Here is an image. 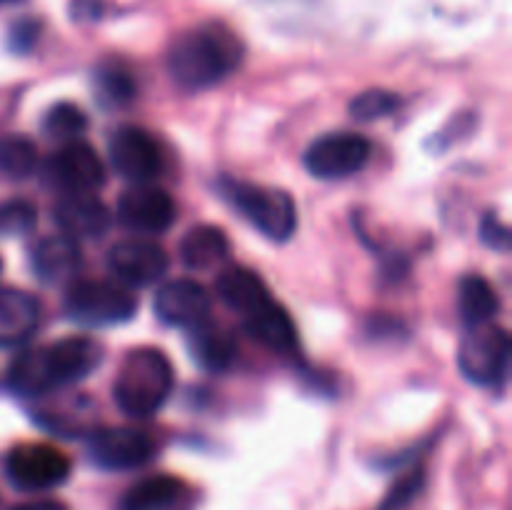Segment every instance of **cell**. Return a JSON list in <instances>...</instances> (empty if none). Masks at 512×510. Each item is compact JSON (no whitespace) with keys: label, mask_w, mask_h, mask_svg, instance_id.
Segmentation results:
<instances>
[{"label":"cell","mask_w":512,"mask_h":510,"mask_svg":"<svg viewBox=\"0 0 512 510\" xmlns=\"http://www.w3.org/2000/svg\"><path fill=\"white\" fill-rule=\"evenodd\" d=\"M0 273H3V260H0Z\"/></svg>","instance_id":"obj_35"},{"label":"cell","mask_w":512,"mask_h":510,"mask_svg":"<svg viewBox=\"0 0 512 510\" xmlns=\"http://www.w3.org/2000/svg\"><path fill=\"white\" fill-rule=\"evenodd\" d=\"M400 95L390 93V90H365L358 98L350 103V115L360 123H373V120L388 118L400 108Z\"/></svg>","instance_id":"obj_27"},{"label":"cell","mask_w":512,"mask_h":510,"mask_svg":"<svg viewBox=\"0 0 512 510\" xmlns=\"http://www.w3.org/2000/svg\"><path fill=\"white\" fill-rule=\"evenodd\" d=\"M458 305L463 320L473 328V325H485L495 318L500 300L493 285L483 275H465L463 283H460Z\"/></svg>","instance_id":"obj_23"},{"label":"cell","mask_w":512,"mask_h":510,"mask_svg":"<svg viewBox=\"0 0 512 510\" xmlns=\"http://www.w3.org/2000/svg\"><path fill=\"white\" fill-rule=\"evenodd\" d=\"M88 455L98 468L123 473L153 460L155 440L138 428H100L90 435Z\"/></svg>","instance_id":"obj_10"},{"label":"cell","mask_w":512,"mask_h":510,"mask_svg":"<svg viewBox=\"0 0 512 510\" xmlns=\"http://www.w3.org/2000/svg\"><path fill=\"white\" fill-rule=\"evenodd\" d=\"M45 175L55 188L68 193H93L105 180V165L88 143H65L45 163Z\"/></svg>","instance_id":"obj_11"},{"label":"cell","mask_w":512,"mask_h":510,"mask_svg":"<svg viewBox=\"0 0 512 510\" xmlns=\"http://www.w3.org/2000/svg\"><path fill=\"white\" fill-rule=\"evenodd\" d=\"M40 325V303L20 288H0V348L28 343Z\"/></svg>","instance_id":"obj_18"},{"label":"cell","mask_w":512,"mask_h":510,"mask_svg":"<svg viewBox=\"0 0 512 510\" xmlns=\"http://www.w3.org/2000/svg\"><path fill=\"white\" fill-rule=\"evenodd\" d=\"M88 128V115L75 103H55L43 118V133L53 140L73 143Z\"/></svg>","instance_id":"obj_26"},{"label":"cell","mask_w":512,"mask_h":510,"mask_svg":"<svg viewBox=\"0 0 512 510\" xmlns=\"http://www.w3.org/2000/svg\"><path fill=\"white\" fill-rule=\"evenodd\" d=\"M370 140L358 133H328L308 145L303 163L310 175L320 180H338L355 175L368 165Z\"/></svg>","instance_id":"obj_9"},{"label":"cell","mask_w":512,"mask_h":510,"mask_svg":"<svg viewBox=\"0 0 512 510\" xmlns=\"http://www.w3.org/2000/svg\"><path fill=\"white\" fill-rule=\"evenodd\" d=\"M185 495H188V488L183 480L173 475H155V478L140 480L125 493L123 510H173L183 503Z\"/></svg>","instance_id":"obj_21"},{"label":"cell","mask_w":512,"mask_h":510,"mask_svg":"<svg viewBox=\"0 0 512 510\" xmlns=\"http://www.w3.org/2000/svg\"><path fill=\"white\" fill-rule=\"evenodd\" d=\"M100 360L103 348L93 338H63L15 355L5 373V383L20 398H43L88 378Z\"/></svg>","instance_id":"obj_1"},{"label":"cell","mask_w":512,"mask_h":510,"mask_svg":"<svg viewBox=\"0 0 512 510\" xmlns=\"http://www.w3.org/2000/svg\"><path fill=\"white\" fill-rule=\"evenodd\" d=\"M188 350L190 358L203 370H208V373H223V370H228L235 363L238 343H235L230 330L205 320L198 328L190 330Z\"/></svg>","instance_id":"obj_19"},{"label":"cell","mask_w":512,"mask_h":510,"mask_svg":"<svg viewBox=\"0 0 512 510\" xmlns=\"http://www.w3.org/2000/svg\"><path fill=\"white\" fill-rule=\"evenodd\" d=\"M108 268L125 285H153L168 273V255L150 240H123L108 253Z\"/></svg>","instance_id":"obj_14"},{"label":"cell","mask_w":512,"mask_h":510,"mask_svg":"<svg viewBox=\"0 0 512 510\" xmlns=\"http://www.w3.org/2000/svg\"><path fill=\"white\" fill-rule=\"evenodd\" d=\"M512 343L508 330L500 325H473L458 350V365L475 385H498L510 365Z\"/></svg>","instance_id":"obj_6"},{"label":"cell","mask_w":512,"mask_h":510,"mask_svg":"<svg viewBox=\"0 0 512 510\" xmlns=\"http://www.w3.org/2000/svg\"><path fill=\"white\" fill-rule=\"evenodd\" d=\"M95 90H98V98L103 100L110 108H120V105H128L135 98V75L120 60H105L95 68L93 73Z\"/></svg>","instance_id":"obj_24"},{"label":"cell","mask_w":512,"mask_h":510,"mask_svg":"<svg viewBox=\"0 0 512 510\" xmlns=\"http://www.w3.org/2000/svg\"><path fill=\"white\" fill-rule=\"evenodd\" d=\"M38 223V210L28 200H5L0 203V238H20L28 235Z\"/></svg>","instance_id":"obj_28"},{"label":"cell","mask_w":512,"mask_h":510,"mask_svg":"<svg viewBox=\"0 0 512 510\" xmlns=\"http://www.w3.org/2000/svg\"><path fill=\"white\" fill-rule=\"evenodd\" d=\"M8 3H18V0H0V5H8Z\"/></svg>","instance_id":"obj_34"},{"label":"cell","mask_w":512,"mask_h":510,"mask_svg":"<svg viewBox=\"0 0 512 510\" xmlns=\"http://www.w3.org/2000/svg\"><path fill=\"white\" fill-rule=\"evenodd\" d=\"M423 483H425L423 468H415V470H410V473H405L403 478H400L398 483L388 490V495H385L383 503H380V510L408 508V505L418 498L420 490H423Z\"/></svg>","instance_id":"obj_29"},{"label":"cell","mask_w":512,"mask_h":510,"mask_svg":"<svg viewBox=\"0 0 512 510\" xmlns=\"http://www.w3.org/2000/svg\"><path fill=\"white\" fill-rule=\"evenodd\" d=\"M220 190L230 200V205H235V210L243 213V218L273 243H285L298 228V208L285 190L240 183L233 178L223 180Z\"/></svg>","instance_id":"obj_4"},{"label":"cell","mask_w":512,"mask_h":510,"mask_svg":"<svg viewBox=\"0 0 512 510\" xmlns=\"http://www.w3.org/2000/svg\"><path fill=\"white\" fill-rule=\"evenodd\" d=\"M210 305H213V298H210L208 288L188 278L165 283L155 293L153 300L155 315H158L160 323L188 330L198 328L200 323L208 320Z\"/></svg>","instance_id":"obj_13"},{"label":"cell","mask_w":512,"mask_h":510,"mask_svg":"<svg viewBox=\"0 0 512 510\" xmlns=\"http://www.w3.org/2000/svg\"><path fill=\"white\" fill-rule=\"evenodd\" d=\"M65 315L88 328L128 323L138 313V298L110 280H75L65 293Z\"/></svg>","instance_id":"obj_5"},{"label":"cell","mask_w":512,"mask_h":510,"mask_svg":"<svg viewBox=\"0 0 512 510\" xmlns=\"http://www.w3.org/2000/svg\"><path fill=\"white\" fill-rule=\"evenodd\" d=\"M118 220L133 233H165L175 223V203L155 185H135L120 195Z\"/></svg>","instance_id":"obj_12"},{"label":"cell","mask_w":512,"mask_h":510,"mask_svg":"<svg viewBox=\"0 0 512 510\" xmlns=\"http://www.w3.org/2000/svg\"><path fill=\"white\" fill-rule=\"evenodd\" d=\"M108 158L115 173L135 185H150L165 168V153L158 138L138 125H120L110 133Z\"/></svg>","instance_id":"obj_7"},{"label":"cell","mask_w":512,"mask_h":510,"mask_svg":"<svg viewBox=\"0 0 512 510\" xmlns=\"http://www.w3.org/2000/svg\"><path fill=\"white\" fill-rule=\"evenodd\" d=\"M8 510H68V508H65L63 503H55V500H33V503H20Z\"/></svg>","instance_id":"obj_33"},{"label":"cell","mask_w":512,"mask_h":510,"mask_svg":"<svg viewBox=\"0 0 512 510\" xmlns=\"http://www.w3.org/2000/svg\"><path fill=\"white\" fill-rule=\"evenodd\" d=\"M70 13L75 20H98L103 13V5H100V0H73Z\"/></svg>","instance_id":"obj_32"},{"label":"cell","mask_w":512,"mask_h":510,"mask_svg":"<svg viewBox=\"0 0 512 510\" xmlns=\"http://www.w3.org/2000/svg\"><path fill=\"white\" fill-rule=\"evenodd\" d=\"M215 290L223 298V303L228 308H233L235 313L245 315L248 310H253L255 305L263 303L265 298H270L268 288H265L263 278L253 270L243 268V265H233V268H225L220 273Z\"/></svg>","instance_id":"obj_20"},{"label":"cell","mask_w":512,"mask_h":510,"mask_svg":"<svg viewBox=\"0 0 512 510\" xmlns=\"http://www.w3.org/2000/svg\"><path fill=\"white\" fill-rule=\"evenodd\" d=\"M40 33H43V25L35 18H20L15 20L8 28V50L13 53H28V50L35 48V43L40 40Z\"/></svg>","instance_id":"obj_30"},{"label":"cell","mask_w":512,"mask_h":510,"mask_svg":"<svg viewBox=\"0 0 512 510\" xmlns=\"http://www.w3.org/2000/svg\"><path fill=\"white\" fill-rule=\"evenodd\" d=\"M83 265L78 240L68 235H45L30 248V270L45 285L68 283Z\"/></svg>","instance_id":"obj_16"},{"label":"cell","mask_w":512,"mask_h":510,"mask_svg":"<svg viewBox=\"0 0 512 510\" xmlns=\"http://www.w3.org/2000/svg\"><path fill=\"white\" fill-rule=\"evenodd\" d=\"M53 218L63 235L73 240L103 238L113 223V213L108 205L93 193H68L58 200Z\"/></svg>","instance_id":"obj_15"},{"label":"cell","mask_w":512,"mask_h":510,"mask_svg":"<svg viewBox=\"0 0 512 510\" xmlns=\"http://www.w3.org/2000/svg\"><path fill=\"white\" fill-rule=\"evenodd\" d=\"M3 468L18 490H50L68 480L70 460L55 445L23 443L5 455Z\"/></svg>","instance_id":"obj_8"},{"label":"cell","mask_w":512,"mask_h":510,"mask_svg":"<svg viewBox=\"0 0 512 510\" xmlns=\"http://www.w3.org/2000/svg\"><path fill=\"white\" fill-rule=\"evenodd\" d=\"M245 323V330L253 335L255 340L265 345V348L275 350L280 355H295L298 353V330H295L293 318L288 310L278 303L275 298H265L263 303L255 305L245 315H240Z\"/></svg>","instance_id":"obj_17"},{"label":"cell","mask_w":512,"mask_h":510,"mask_svg":"<svg viewBox=\"0 0 512 510\" xmlns=\"http://www.w3.org/2000/svg\"><path fill=\"white\" fill-rule=\"evenodd\" d=\"M38 168V148L25 135L0 138V175L10 180H25Z\"/></svg>","instance_id":"obj_25"},{"label":"cell","mask_w":512,"mask_h":510,"mask_svg":"<svg viewBox=\"0 0 512 510\" xmlns=\"http://www.w3.org/2000/svg\"><path fill=\"white\" fill-rule=\"evenodd\" d=\"M173 383V365L163 350H130L113 383L115 403L130 418H150L170 398Z\"/></svg>","instance_id":"obj_3"},{"label":"cell","mask_w":512,"mask_h":510,"mask_svg":"<svg viewBox=\"0 0 512 510\" xmlns=\"http://www.w3.org/2000/svg\"><path fill=\"white\" fill-rule=\"evenodd\" d=\"M228 250L230 243L223 228H218V225H195L185 233L183 243H180V258L188 268L203 270L220 263L228 255Z\"/></svg>","instance_id":"obj_22"},{"label":"cell","mask_w":512,"mask_h":510,"mask_svg":"<svg viewBox=\"0 0 512 510\" xmlns=\"http://www.w3.org/2000/svg\"><path fill=\"white\" fill-rule=\"evenodd\" d=\"M480 235H483V243L490 245L493 250L510 248V228L498 218V215H485L483 223H480Z\"/></svg>","instance_id":"obj_31"},{"label":"cell","mask_w":512,"mask_h":510,"mask_svg":"<svg viewBox=\"0 0 512 510\" xmlns=\"http://www.w3.org/2000/svg\"><path fill=\"white\" fill-rule=\"evenodd\" d=\"M243 43L223 23H203L185 30L168 50V73L188 90H203L228 78L243 60Z\"/></svg>","instance_id":"obj_2"}]
</instances>
